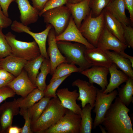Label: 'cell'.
I'll use <instances>...</instances> for the list:
<instances>
[{"label": "cell", "mask_w": 133, "mask_h": 133, "mask_svg": "<svg viewBox=\"0 0 133 133\" xmlns=\"http://www.w3.org/2000/svg\"><path fill=\"white\" fill-rule=\"evenodd\" d=\"M105 114L101 124L108 133H133V125L128 113L130 109L118 97Z\"/></svg>", "instance_id": "cell-1"}, {"label": "cell", "mask_w": 133, "mask_h": 133, "mask_svg": "<svg viewBox=\"0 0 133 133\" xmlns=\"http://www.w3.org/2000/svg\"><path fill=\"white\" fill-rule=\"evenodd\" d=\"M67 109L61 105L58 97L50 99L38 119L31 125L32 131L43 133L56 124L65 115Z\"/></svg>", "instance_id": "cell-2"}, {"label": "cell", "mask_w": 133, "mask_h": 133, "mask_svg": "<svg viewBox=\"0 0 133 133\" xmlns=\"http://www.w3.org/2000/svg\"><path fill=\"white\" fill-rule=\"evenodd\" d=\"M56 43L66 63L78 66L80 73L92 66L86 58L85 52L87 48L84 45L65 41H56Z\"/></svg>", "instance_id": "cell-3"}, {"label": "cell", "mask_w": 133, "mask_h": 133, "mask_svg": "<svg viewBox=\"0 0 133 133\" xmlns=\"http://www.w3.org/2000/svg\"><path fill=\"white\" fill-rule=\"evenodd\" d=\"M104 26L103 11L98 16L93 17L90 11L82 22L79 29L86 40L95 47H96Z\"/></svg>", "instance_id": "cell-4"}, {"label": "cell", "mask_w": 133, "mask_h": 133, "mask_svg": "<svg viewBox=\"0 0 133 133\" xmlns=\"http://www.w3.org/2000/svg\"><path fill=\"white\" fill-rule=\"evenodd\" d=\"M5 35L14 55L29 61L40 55L39 48L34 40L28 42L17 40L16 36L10 32Z\"/></svg>", "instance_id": "cell-5"}, {"label": "cell", "mask_w": 133, "mask_h": 133, "mask_svg": "<svg viewBox=\"0 0 133 133\" xmlns=\"http://www.w3.org/2000/svg\"><path fill=\"white\" fill-rule=\"evenodd\" d=\"M71 16L68 7L64 5L48 10L41 16L44 22L54 28L56 36L62 33L66 28Z\"/></svg>", "instance_id": "cell-6"}, {"label": "cell", "mask_w": 133, "mask_h": 133, "mask_svg": "<svg viewBox=\"0 0 133 133\" xmlns=\"http://www.w3.org/2000/svg\"><path fill=\"white\" fill-rule=\"evenodd\" d=\"M81 116L67 109L65 115L43 133H80Z\"/></svg>", "instance_id": "cell-7"}, {"label": "cell", "mask_w": 133, "mask_h": 133, "mask_svg": "<svg viewBox=\"0 0 133 133\" xmlns=\"http://www.w3.org/2000/svg\"><path fill=\"white\" fill-rule=\"evenodd\" d=\"M103 91L97 88L95 108L93 110L96 114L93 123V129L101 124L106 112L118 95L116 90L107 94L104 93Z\"/></svg>", "instance_id": "cell-8"}, {"label": "cell", "mask_w": 133, "mask_h": 133, "mask_svg": "<svg viewBox=\"0 0 133 133\" xmlns=\"http://www.w3.org/2000/svg\"><path fill=\"white\" fill-rule=\"evenodd\" d=\"M52 27L51 25L49 24L43 31L39 33H35L31 31L30 28L27 26L16 20L13 21L11 25V29L13 31L18 33H25L31 36L37 44L40 54L45 59H49L46 44L49 33Z\"/></svg>", "instance_id": "cell-9"}, {"label": "cell", "mask_w": 133, "mask_h": 133, "mask_svg": "<svg viewBox=\"0 0 133 133\" xmlns=\"http://www.w3.org/2000/svg\"><path fill=\"white\" fill-rule=\"evenodd\" d=\"M72 85L79 89V96L77 100L81 101L82 108L89 104L93 108L94 107L97 88L93 84L86 81L77 79L73 82Z\"/></svg>", "instance_id": "cell-10"}, {"label": "cell", "mask_w": 133, "mask_h": 133, "mask_svg": "<svg viewBox=\"0 0 133 133\" xmlns=\"http://www.w3.org/2000/svg\"><path fill=\"white\" fill-rule=\"evenodd\" d=\"M56 41H72L79 43L84 45L87 49L95 48L83 36L71 16L66 28L61 34L56 36Z\"/></svg>", "instance_id": "cell-11"}, {"label": "cell", "mask_w": 133, "mask_h": 133, "mask_svg": "<svg viewBox=\"0 0 133 133\" xmlns=\"http://www.w3.org/2000/svg\"><path fill=\"white\" fill-rule=\"evenodd\" d=\"M127 45L120 41L105 26L98 40L96 47L104 50H113L119 53L124 52Z\"/></svg>", "instance_id": "cell-12"}, {"label": "cell", "mask_w": 133, "mask_h": 133, "mask_svg": "<svg viewBox=\"0 0 133 133\" xmlns=\"http://www.w3.org/2000/svg\"><path fill=\"white\" fill-rule=\"evenodd\" d=\"M15 92L16 94L24 97L37 87L29 78L27 73L23 69L20 73L6 85Z\"/></svg>", "instance_id": "cell-13"}, {"label": "cell", "mask_w": 133, "mask_h": 133, "mask_svg": "<svg viewBox=\"0 0 133 133\" xmlns=\"http://www.w3.org/2000/svg\"><path fill=\"white\" fill-rule=\"evenodd\" d=\"M47 53L51 66L50 74L52 76L57 67L60 64L66 63L65 58L61 53L57 46L54 29L50 31L47 37Z\"/></svg>", "instance_id": "cell-14"}, {"label": "cell", "mask_w": 133, "mask_h": 133, "mask_svg": "<svg viewBox=\"0 0 133 133\" xmlns=\"http://www.w3.org/2000/svg\"><path fill=\"white\" fill-rule=\"evenodd\" d=\"M0 108L1 132H3L7 131L12 126L13 118L19 113L20 108L17 100L15 99L13 101L5 102Z\"/></svg>", "instance_id": "cell-15"}, {"label": "cell", "mask_w": 133, "mask_h": 133, "mask_svg": "<svg viewBox=\"0 0 133 133\" xmlns=\"http://www.w3.org/2000/svg\"><path fill=\"white\" fill-rule=\"evenodd\" d=\"M56 94L63 107L81 116L82 109L76 101L79 96L77 90L70 91L67 88H64L57 90Z\"/></svg>", "instance_id": "cell-16"}, {"label": "cell", "mask_w": 133, "mask_h": 133, "mask_svg": "<svg viewBox=\"0 0 133 133\" xmlns=\"http://www.w3.org/2000/svg\"><path fill=\"white\" fill-rule=\"evenodd\" d=\"M109 73L108 67L93 66L83 71L81 73L88 78L90 83L97 84L103 91L108 84L107 76Z\"/></svg>", "instance_id": "cell-17"}, {"label": "cell", "mask_w": 133, "mask_h": 133, "mask_svg": "<svg viewBox=\"0 0 133 133\" xmlns=\"http://www.w3.org/2000/svg\"><path fill=\"white\" fill-rule=\"evenodd\" d=\"M15 1L18 5L22 24L28 26L37 21L40 11L32 6L28 0H16Z\"/></svg>", "instance_id": "cell-18"}, {"label": "cell", "mask_w": 133, "mask_h": 133, "mask_svg": "<svg viewBox=\"0 0 133 133\" xmlns=\"http://www.w3.org/2000/svg\"><path fill=\"white\" fill-rule=\"evenodd\" d=\"M90 0H83L75 4L67 2L66 4V6L69 9L74 21L79 29L83 21L90 12Z\"/></svg>", "instance_id": "cell-19"}, {"label": "cell", "mask_w": 133, "mask_h": 133, "mask_svg": "<svg viewBox=\"0 0 133 133\" xmlns=\"http://www.w3.org/2000/svg\"><path fill=\"white\" fill-rule=\"evenodd\" d=\"M85 54L88 61L92 66L108 68L113 63L105 50L98 47L87 48Z\"/></svg>", "instance_id": "cell-20"}, {"label": "cell", "mask_w": 133, "mask_h": 133, "mask_svg": "<svg viewBox=\"0 0 133 133\" xmlns=\"http://www.w3.org/2000/svg\"><path fill=\"white\" fill-rule=\"evenodd\" d=\"M27 61L12 54L0 59V66L1 68L5 69L16 77L20 73Z\"/></svg>", "instance_id": "cell-21"}, {"label": "cell", "mask_w": 133, "mask_h": 133, "mask_svg": "<svg viewBox=\"0 0 133 133\" xmlns=\"http://www.w3.org/2000/svg\"><path fill=\"white\" fill-rule=\"evenodd\" d=\"M103 11L105 26L120 41L126 44L124 37V30L122 24L108 10L104 9Z\"/></svg>", "instance_id": "cell-22"}, {"label": "cell", "mask_w": 133, "mask_h": 133, "mask_svg": "<svg viewBox=\"0 0 133 133\" xmlns=\"http://www.w3.org/2000/svg\"><path fill=\"white\" fill-rule=\"evenodd\" d=\"M117 67L113 63L108 68L110 78L109 83L103 91V93L107 94L112 92L128 79L129 77L122 71L118 70Z\"/></svg>", "instance_id": "cell-23"}, {"label": "cell", "mask_w": 133, "mask_h": 133, "mask_svg": "<svg viewBox=\"0 0 133 133\" xmlns=\"http://www.w3.org/2000/svg\"><path fill=\"white\" fill-rule=\"evenodd\" d=\"M104 9L109 11L122 24H131L126 14L125 6L123 0H111Z\"/></svg>", "instance_id": "cell-24"}, {"label": "cell", "mask_w": 133, "mask_h": 133, "mask_svg": "<svg viewBox=\"0 0 133 133\" xmlns=\"http://www.w3.org/2000/svg\"><path fill=\"white\" fill-rule=\"evenodd\" d=\"M112 63L126 74L129 78L133 79V70L131 64L128 59L119 53L109 50H105Z\"/></svg>", "instance_id": "cell-25"}, {"label": "cell", "mask_w": 133, "mask_h": 133, "mask_svg": "<svg viewBox=\"0 0 133 133\" xmlns=\"http://www.w3.org/2000/svg\"><path fill=\"white\" fill-rule=\"evenodd\" d=\"M44 91L37 88L24 97L17 100L20 108L28 109L44 97Z\"/></svg>", "instance_id": "cell-26"}, {"label": "cell", "mask_w": 133, "mask_h": 133, "mask_svg": "<svg viewBox=\"0 0 133 133\" xmlns=\"http://www.w3.org/2000/svg\"><path fill=\"white\" fill-rule=\"evenodd\" d=\"M45 59L40 54L33 60L27 61L24 67V69L27 72L30 80L34 84L41 65Z\"/></svg>", "instance_id": "cell-27"}, {"label": "cell", "mask_w": 133, "mask_h": 133, "mask_svg": "<svg viewBox=\"0 0 133 133\" xmlns=\"http://www.w3.org/2000/svg\"><path fill=\"white\" fill-rule=\"evenodd\" d=\"M126 83L117 88L118 97L127 107L133 101V79L129 78Z\"/></svg>", "instance_id": "cell-28"}, {"label": "cell", "mask_w": 133, "mask_h": 133, "mask_svg": "<svg viewBox=\"0 0 133 133\" xmlns=\"http://www.w3.org/2000/svg\"><path fill=\"white\" fill-rule=\"evenodd\" d=\"M93 108L89 104L82 109L80 133H91L93 128L91 111Z\"/></svg>", "instance_id": "cell-29"}, {"label": "cell", "mask_w": 133, "mask_h": 133, "mask_svg": "<svg viewBox=\"0 0 133 133\" xmlns=\"http://www.w3.org/2000/svg\"><path fill=\"white\" fill-rule=\"evenodd\" d=\"M40 69V71L37 76L35 84L38 88L44 91L47 86L46 83V78L48 74H50L51 71L50 59H45Z\"/></svg>", "instance_id": "cell-30"}, {"label": "cell", "mask_w": 133, "mask_h": 133, "mask_svg": "<svg viewBox=\"0 0 133 133\" xmlns=\"http://www.w3.org/2000/svg\"><path fill=\"white\" fill-rule=\"evenodd\" d=\"M50 99V98L44 97L28 109L31 120V125L36 122L40 117Z\"/></svg>", "instance_id": "cell-31"}, {"label": "cell", "mask_w": 133, "mask_h": 133, "mask_svg": "<svg viewBox=\"0 0 133 133\" xmlns=\"http://www.w3.org/2000/svg\"><path fill=\"white\" fill-rule=\"evenodd\" d=\"M75 72L80 73L79 68L77 67L75 65L66 63H61L56 68L50 81Z\"/></svg>", "instance_id": "cell-32"}, {"label": "cell", "mask_w": 133, "mask_h": 133, "mask_svg": "<svg viewBox=\"0 0 133 133\" xmlns=\"http://www.w3.org/2000/svg\"><path fill=\"white\" fill-rule=\"evenodd\" d=\"M71 75L69 74L50 81L49 84L47 85L44 91V97L51 98L57 97L56 94L57 89L62 83Z\"/></svg>", "instance_id": "cell-33"}, {"label": "cell", "mask_w": 133, "mask_h": 133, "mask_svg": "<svg viewBox=\"0 0 133 133\" xmlns=\"http://www.w3.org/2000/svg\"><path fill=\"white\" fill-rule=\"evenodd\" d=\"M111 0H90L89 5L92 16L96 17L100 15Z\"/></svg>", "instance_id": "cell-34"}, {"label": "cell", "mask_w": 133, "mask_h": 133, "mask_svg": "<svg viewBox=\"0 0 133 133\" xmlns=\"http://www.w3.org/2000/svg\"><path fill=\"white\" fill-rule=\"evenodd\" d=\"M2 29L0 28V59L12 54L11 48L2 32Z\"/></svg>", "instance_id": "cell-35"}, {"label": "cell", "mask_w": 133, "mask_h": 133, "mask_svg": "<svg viewBox=\"0 0 133 133\" xmlns=\"http://www.w3.org/2000/svg\"><path fill=\"white\" fill-rule=\"evenodd\" d=\"M19 113L23 116L25 120L21 133H33L31 129V120L28 109L20 108Z\"/></svg>", "instance_id": "cell-36"}, {"label": "cell", "mask_w": 133, "mask_h": 133, "mask_svg": "<svg viewBox=\"0 0 133 133\" xmlns=\"http://www.w3.org/2000/svg\"><path fill=\"white\" fill-rule=\"evenodd\" d=\"M67 3V0H49L40 12L39 16L41 17L43 13L48 10L63 6Z\"/></svg>", "instance_id": "cell-37"}, {"label": "cell", "mask_w": 133, "mask_h": 133, "mask_svg": "<svg viewBox=\"0 0 133 133\" xmlns=\"http://www.w3.org/2000/svg\"><path fill=\"white\" fill-rule=\"evenodd\" d=\"M122 24L124 37L127 47L133 48V28L131 25Z\"/></svg>", "instance_id": "cell-38"}, {"label": "cell", "mask_w": 133, "mask_h": 133, "mask_svg": "<svg viewBox=\"0 0 133 133\" xmlns=\"http://www.w3.org/2000/svg\"><path fill=\"white\" fill-rule=\"evenodd\" d=\"M16 93L11 88L6 86L0 88V104L8 98L14 97Z\"/></svg>", "instance_id": "cell-39"}, {"label": "cell", "mask_w": 133, "mask_h": 133, "mask_svg": "<svg viewBox=\"0 0 133 133\" xmlns=\"http://www.w3.org/2000/svg\"><path fill=\"white\" fill-rule=\"evenodd\" d=\"M12 22L11 19L4 14L0 5V28H7L11 26Z\"/></svg>", "instance_id": "cell-40"}, {"label": "cell", "mask_w": 133, "mask_h": 133, "mask_svg": "<svg viewBox=\"0 0 133 133\" xmlns=\"http://www.w3.org/2000/svg\"><path fill=\"white\" fill-rule=\"evenodd\" d=\"M126 9L128 11L130 20L132 25L133 23V0H123Z\"/></svg>", "instance_id": "cell-41"}, {"label": "cell", "mask_w": 133, "mask_h": 133, "mask_svg": "<svg viewBox=\"0 0 133 133\" xmlns=\"http://www.w3.org/2000/svg\"><path fill=\"white\" fill-rule=\"evenodd\" d=\"M15 77L13 75L5 69H0V79L10 82Z\"/></svg>", "instance_id": "cell-42"}, {"label": "cell", "mask_w": 133, "mask_h": 133, "mask_svg": "<svg viewBox=\"0 0 133 133\" xmlns=\"http://www.w3.org/2000/svg\"><path fill=\"white\" fill-rule=\"evenodd\" d=\"M16 0H0V5L4 14L9 17L8 10L9 7L11 3L15 1Z\"/></svg>", "instance_id": "cell-43"}, {"label": "cell", "mask_w": 133, "mask_h": 133, "mask_svg": "<svg viewBox=\"0 0 133 133\" xmlns=\"http://www.w3.org/2000/svg\"><path fill=\"white\" fill-rule=\"evenodd\" d=\"M32 2L33 6L40 12L43 9L47 2L49 0H30Z\"/></svg>", "instance_id": "cell-44"}, {"label": "cell", "mask_w": 133, "mask_h": 133, "mask_svg": "<svg viewBox=\"0 0 133 133\" xmlns=\"http://www.w3.org/2000/svg\"><path fill=\"white\" fill-rule=\"evenodd\" d=\"M22 129V128L16 126H11L9 128L7 131L8 133H20L21 132Z\"/></svg>", "instance_id": "cell-45"}, {"label": "cell", "mask_w": 133, "mask_h": 133, "mask_svg": "<svg viewBox=\"0 0 133 133\" xmlns=\"http://www.w3.org/2000/svg\"><path fill=\"white\" fill-rule=\"evenodd\" d=\"M122 56L128 59L131 62L132 66L133 68V57L129 55L124 52H121L119 53Z\"/></svg>", "instance_id": "cell-46"}, {"label": "cell", "mask_w": 133, "mask_h": 133, "mask_svg": "<svg viewBox=\"0 0 133 133\" xmlns=\"http://www.w3.org/2000/svg\"><path fill=\"white\" fill-rule=\"evenodd\" d=\"M9 82L0 79V88L6 86Z\"/></svg>", "instance_id": "cell-47"}, {"label": "cell", "mask_w": 133, "mask_h": 133, "mask_svg": "<svg viewBox=\"0 0 133 133\" xmlns=\"http://www.w3.org/2000/svg\"><path fill=\"white\" fill-rule=\"evenodd\" d=\"M83 0H67V2L72 4L76 3Z\"/></svg>", "instance_id": "cell-48"}, {"label": "cell", "mask_w": 133, "mask_h": 133, "mask_svg": "<svg viewBox=\"0 0 133 133\" xmlns=\"http://www.w3.org/2000/svg\"><path fill=\"white\" fill-rule=\"evenodd\" d=\"M100 125L99 126L102 132L104 133H107V132L105 131V130L104 128L102 127Z\"/></svg>", "instance_id": "cell-49"}, {"label": "cell", "mask_w": 133, "mask_h": 133, "mask_svg": "<svg viewBox=\"0 0 133 133\" xmlns=\"http://www.w3.org/2000/svg\"><path fill=\"white\" fill-rule=\"evenodd\" d=\"M1 68V67H0V69Z\"/></svg>", "instance_id": "cell-50"}, {"label": "cell", "mask_w": 133, "mask_h": 133, "mask_svg": "<svg viewBox=\"0 0 133 133\" xmlns=\"http://www.w3.org/2000/svg\"></svg>", "instance_id": "cell-51"}, {"label": "cell", "mask_w": 133, "mask_h": 133, "mask_svg": "<svg viewBox=\"0 0 133 133\" xmlns=\"http://www.w3.org/2000/svg\"></svg>", "instance_id": "cell-52"}]
</instances>
